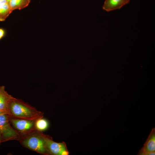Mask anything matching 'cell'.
Listing matches in <instances>:
<instances>
[{
    "label": "cell",
    "mask_w": 155,
    "mask_h": 155,
    "mask_svg": "<svg viewBox=\"0 0 155 155\" xmlns=\"http://www.w3.org/2000/svg\"><path fill=\"white\" fill-rule=\"evenodd\" d=\"M10 117L35 121L42 117L43 113L23 101L13 97L8 106Z\"/></svg>",
    "instance_id": "obj_1"
},
{
    "label": "cell",
    "mask_w": 155,
    "mask_h": 155,
    "mask_svg": "<svg viewBox=\"0 0 155 155\" xmlns=\"http://www.w3.org/2000/svg\"><path fill=\"white\" fill-rule=\"evenodd\" d=\"M36 130L23 135L19 140L21 145L30 150L42 154H48L43 134Z\"/></svg>",
    "instance_id": "obj_2"
},
{
    "label": "cell",
    "mask_w": 155,
    "mask_h": 155,
    "mask_svg": "<svg viewBox=\"0 0 155 155\" xmlns=\"http://www.w3.org/2000/svg\"><path fill=\"white\" fill-rule=\"evenodd\" d=\"M9 115L7 114L0 115V131L3 142L9 140H19L20 134L10 125Z\"/></svg>",
    "instance_id": "obj_3"
},
{
    "label": "cell",
    "mask_w": 155,
    "mask_h": 155,
    "mask_svg": "<svg viewBox=\"0 0 155 155\" xmlns=\"http://www.w3.org/2000/svg\"><path fill=\"white\" fill-rule=\"evenodd\" d=\"M9 121L20 134L24 135L36 130L35 121L27 119L10 117Z\"/></svg>",
    "instance_id": "obj_4"
},
{
    "label": "cell",
    "mask_w": 155,
    "mask_h": 155,
    "mask_svg": "<svg viewBox=\"0 0 155 155\" xmlns=\"http://www.w3.org/2000/svg\"><path fill=\"white\" fill-rule=\"evenodd\" d=\"M48 153L53 155H67L69 152L64 143H57L53 141L49 137L43 134Z\"/></svg>",
    "instance_id": "obj_5"
},
{
    "label": "cell",
    "mask_w": 155,
    "mask_h": 155,
    "mask_svg": "<svg viewBox=\"0 0 155 155\" xmlns=\"http://www.w3.org/2000/svg\"><path fill=\"white\" fill-rule=\"evenodd\" d=\"M155 128L152 129L143 147L140 150L138 155H150L155 154Z\"/></svg>",
    "instance_id": "obj_6"
},
{
    "label": "cell",
    "mask_w": 155,
    "mask_h": 155,
    "mask_svg": "<svg viewBox=\"0 0 155 155\" xmlns=\"http://www.w3.org/2000/svg\"><path fill=\"white\" fill-rule=\"evenodd\" d=\"M130 2L127 0H105L103 9L107 11L119 9Z\"/></svg>",
    "instance_id": "obj_7"
},
{
    "label": "cell",
    "mask_w": 155,
    "mask_h": 155,
    "mask_svg": "<svg viewBox=\"0 0 155 155\" xmlns=\"http://www.w3.org/2000/svg\"><path fill=\"white\" fill-rule=\"evenodd\" d=\"M13 98L5 90V86H0V109L7 113L9 105Z\"/></svg>",
    "instance_id": "obj_8"
},
{
    "label": "cell",
    "mask_w": 155,
    "mask_h": 155,
    "mask_svg": "<svg viewBox=\"0 0 155 155\" xmlns=\"http://www.w3.org/2000/svg\"><path fill=\"white\" fill-rule=\"evenodd\" d=\"M30 0H10L8 4L11 10L21 9L28 6Z\"/></svg>",
    "instance_id": "obj_9"
},
{
    "label": "cell",
    "mask_w": 155,
    "mask_h": 155,
    "mask_svg": "<svg viewBox=\"0 0 155 155\" xmlns=\"http://www.w3.org/2000/svg\"><path fill=\"white\" fill-rule=\"evenodd\" d=\"M12 11L7 2L0 3V21L5 20Z\"/></svg>",
    "instance_id": "obj_10"
},
{
    "label": "cell",
    "mask_w": 155,
    "mask_h": 155,
    "mask_svg": "<svg viewBox=\"0 0 155 155\" xmlns=\"http://www.w3.org/2000/svg\"><path fill=\"white\" fill-rule=\"evenodd\" d=\"M48 126V121L45 119L42 118V117L39 118L35 121V128L37 131H44L47 129Z\"/></svg>",
    "instance_id": "obj_11"
},
{
    "label": "cell",
    "mask_w": 155,
    "mask_h": 155,
    "mask_svg": "<svg viewBox=\"0 0 155 155\" xmlns=\"http://www.w3.org/2000/svg\"><path fill=\"white\" fill-rule=\"evenodd\" d=\"M5 34V30L3 29L0 28V40L4 36Z\"/></svg>",
    "instance_id": "obj_12"
},
{
    "label": "cell",
    "mask_w": 155,
    "mask_h": 155,
    "mask_svg": "<svg viewBox=\"0 0 155 155\" xmlns=\"http://www.w3.org/2000/svg\"><path fill=\"white\" fill-rule=\"evenodd\" d=\"M5 114H8L7 112L5 111L0 109V115Z\"/></svg>",
    "instance_id": "obj_13"
},
{
    "label": "cell",
    "mask_w": 155,
    "mask_h": 155,
    "mask_svg": "<svg viewBox=\"0 0 155 155\" xmlns=\"http://www.w3.org/2000/svg\"><path fill=\"white\" fill-rule=\"evenodd\" d=\"M3 142L2 135L0 131V145L1 143Z\"/></svg>",
    "instance_id": "obj_14"
},
{
    "label": "cell",
    "mask_w": 155,
    "mask_h": 155,
    "mask_svg": "<svg viewBox=\"0 0 155 155\" xmlns=\"http://www.w3.org/2000/svg\"><path fill=\"white\" fill-rule=\"evenodd\" d=\"M10 0H6L7 2L8 3L9 2V1H10Z\"/></svg>",
    "instance_id": "obj_15"
},
{
    "label": "cell",
    "mask_w": 155,
    "mask_h": 155,
    "mask_svg": "<svg viewBox=\"0 0 155 155\" xmlns=\"http://www.w3.org/2000/svg\"><path fill=\"white\" fill-rule=\"evenodd\" d=\"M128 1H129V2H130V0H127Z\"/></svg>",
    "instance_id": "obj_16"
}]
</instances>
